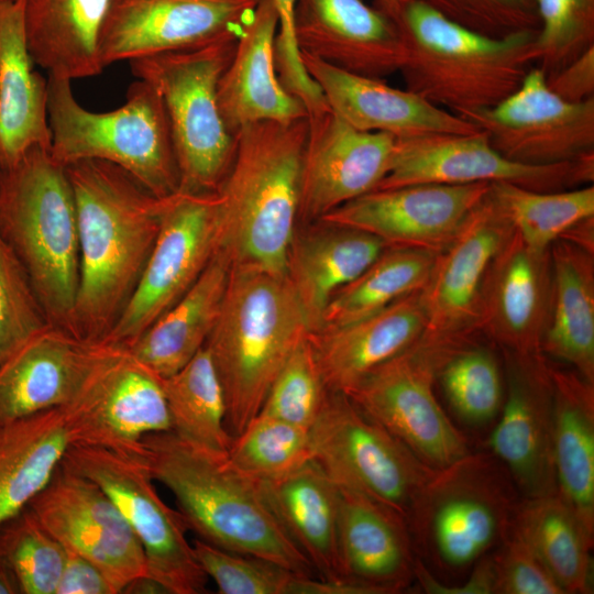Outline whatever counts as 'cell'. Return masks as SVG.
Listing matches in <instances>:
<instances>
[{
    "mask_svg": "<svg viewBox=\"0 0 594 594\" xmlns=\"http://www.w3.org/2000/svg\"><path fill=\"white\" fill-rule=\"evenodd\" d=\"M230 462L260 482H273L312 460L309 429L258 413L228 450Z\"/></svg>",
    "mask_w": 594,
    "mask_h": 594,
    "instance_id": "cell-42",
    "label": "cell"
},
{
    "mask_svg": "<svg viewBox=\"0 0 594 594\" xmlns=\"http://www.w3.org/2000/svg\"><path fill=\"white\" fill-rule=\"evenodd\" d=\"M448 20L490 37L538 32L535 0H417Z\"/></svg>",
    "mask_w": 594,
    "mask_h": 594,
    "instance_id": "cell-49",
    "label": "cell"
},
{
    "mask_svg": "<svg viewBox=\"0 0 594 594\" xmlns=\"http://www.w3.org/2000/svg\"><path fill=\"white\" fill-rule=\"evenodd\" d=\"M552 290L542 353L594 384V250L560 238L550 246Z\"/></svg>",
    "mask_w": 594,
    "mask_h": 594,
    "instance_id": "cell-34",
    "label": "cell"
},
{
    "mask_svg": "<svg viewBox=\"0 0 594 594\" xmlns=\"http://www.w3.org/2000/svg\"><path fill=\"white\" fill-rule=\"evenodd\" d=\"M48 326L0 363V425L66 405L108 351Z\"/></svg>",
    "mask_w": 594,
    "mask_h": 594,
    "instance_id": "cell-25",
    "label": "cell"
},
{
    "mask_svg": "<svg viewBox=\"0 0 594 594\" xmlns=\"http://www.w3.org/2000/svg\"><path fill=\"white\" fill-rule=\"evenodd\" d=\"M557 494L594 536V384L550 363Z\"/></svg>",
    "mask_w": 594,
    "mask_h": 594,
    "instance_id": "cell-35",
    "label": "cell"
},
{
    "mask_svg": "<svg viewBox=\"0 0 594 594\" xmlns=\"http://www.w3.org/2000/svg\"><path fill=\"white\" fill-rule=\"evenodd\" d=\"M123 593H136V594H168L167 590L155 579L143 575L127 585Z\"/></svg>",
    "mask_w": 594,
    "mask_h": 594,
    "instance_id": "cell-54",
    "label": "cell"
},
{
    "mask_svg": "<svg viewBox=\"0 0 594 594\" xmlns=\"http://www.w3.org/2000/svg\"><path fill=\"white\" fill-rule=\"evenodd\" d=\"M491 183L415 184L371 190L317 222L351 228L380 239L386 248L438 254L459 233L484 199Z\"/></svg>",
    "mask_w": 594,
    "mask_h": 594,
    "instance_id": "cell-19",
    "label": "cell"
},
{
    "mask_svg": "<svg viewBox=\"0 0 594 594\" xmlns=\"http://www.w3.org/2000/svg\"><path fill=\"white\" fill-rule=\"evenodd\" d=\"M29 506L66 550L102 571L114 594L147 575L139 539L111 498L89 479L61 463Z\"/></svg>",
    "mask_w": 594,
    "mask_h": 594,
    "instance_id": "cell-18",
    "label": "cell"
},
{
    "mask_svg": "<svg viewBox=\"0 0 594 594\" xmlns=\"http://www.w3.org/2000/svg\"><path fill=\"white\" fill-rule=\"evenodd\" d=\"M513 231L488 190L451 243L436 255L420 289L426 323L419 342L449 353L472 343L480 331L487 272Z\"/></svg>",
    "mask_w": 594,
    "mask_h": 594,
    "instance_id": "cell-15",
    "label": "cell"
},
{
    "mask_svg": "<svg viewBox=\"0 0 594 594\" xmlns=\"http://www.w3.org/2000/svg\"><path fill=\"white\" fill-rule=\"evenodd\" d=\"M301 59L328 106L358 130L385 132L397 139L437 133L470 134L481 130L415 92L388 86L383 79L337 68L306 53H301Z\"/></svg>",
    "mask_w": 594,
    "mask_h": 594,
    "instance_id": "cell-26",
    "label": "cell"
},
{
    "mask_svg": "<svg viewBox=\"0 0 594 594\" xmlns=\"http://www.w3.org/2000/svg\"><path fill=\"white\" fill-rule=\"evenodd\" d=\"M490 195L514 231L531 249L547 251L582 221L594 218V186L559 191H536L494 182Z\"/></svg>",
    "mask_w": 594,
    "mask_h": 594,
    "instance_id": "cell-41",
    "label": "cell"
},
{
    "mask_svg": "<svg viewBox=\"0 0 594 594\" xmlns=\"http://www.w3.org/2000/svg\"><path fill=\"white\" fill-rule=\"evenodd\" d=\"M0 594H22L14 571L2 556H0Z\"/></svg>",
    "mask_w": 594,
    "mask_h": 594,
    "instance_id": "cell-55",
    "label": "cell"
},
{
    "mask_svg": "<svg viewBox=\"0 0 594 594\" xmlns=\"http://www.w3.org/2000/svg\"><path fill=\"white\" fill-rule=\"evenodd\" d=\"M493 559L496 594H564L532 551L510 531Z\"/></svg>",
    "mask_w": 594,
    "mask_h": 594,
    "instance_id": "cell-51",
    "label": "cell"
},
{
    "mask_svg": "<svg viewBox=\"0 0 594 594\" xmlns=\"http://www.w3.org/2000/svg\"><path fill=\"white\" fill-rule=\"evenodd\" d=\"M77 210L79 284L70 332L108 338L153 250L165 205L121 167L98 160L65 166Z\"/></svg>",
    "mask_w": 594,
    "mask_h": 594,
    "instance_id": "cell-1",
    "label": "cell"
},
{
    "mask_svg": "<svg viewBox=\"0 0 594 594\" xmlns=\"http://www.w3.org/2000/svg\"><path fill=\"white\" fill-rule=\"evenodd\" d=\"M0 237L37 295L48 323L70 332L79 284L76 202L64 166L35 146L0 169Z\"/></svg>",
    "mask_w": 594,
    "mask_h": 594,
    "instance_id": "cell-6",
    "label": "cell"
},
{
    "mask_svg": "<svg viewBox=\"0 0 594 594\" xmlns=\"http://www.w3.org/2000/svg\"><path fill=\"white\" fill-rule=\"evenodd\" d=\"M339 490L342 579L369 586L377 594L408 588L415 580L417 556L405 518L360 493Z\"/></svg>",
    "mask_w": 594,
    "mask_h": 594,
    "instance_id": "cell-28",
    "label": "cell"
},
{
    "mask_svg": "<svg viewBox=\"0 0 594 594\" xmlns=\"http://www.w3.org/2000/svg\"><path fill=\"white\" fill-rule=\"evenodd\" d=\"M7 1H11V0H0V3H1V2H7Z\"/></svg>",
    "mask_w": 594,
    "mask_h": 594,
    "instance_id": "cell-57",
    "label": "cell"
},
{
    "mask_svg": "<svg viewBox=\"0 0 594 594\" xmlns=\"http://www.w3.org/2000/svg\"><path fill=\"white\" fill-rule=\"evenodd\" d=\"M506 385L499 419L487 444L520 497L557 493L553 393L547 356L504 355Z\"/></svg>",
    "mask_w": 594,
    "mask_h": 594,
    "instance_id": "cell-22",
    "label": "cell"
},
{
    "mask_svg": "<svg viewBox=\"0 0 594 594\" xmlns=\"http://www.w3.org/2000/svg\"><path fill=\"white\" fill-rule=\"evenodd\" d=\"M278 15L274 0H258L217 88L221 118L232 135L245 125L307 117L304 103L280 82L275 64Z\"/></svg>",
    "mask_w": 594,
    "mask_h": 594,
    "instance_id": "cell-27",
    "label": "cell"
},
{
    "mask_svg": "<svg viewBox=\"0 0 594 594\" xmlns=\"http://www.w3.org/2000/svg\"><path fill=\"white\" fill-rule=\"evenodd\" d=\"M195 556L221 594H289L297 573L272 561L195 539Z\"/></svg>",
    "mask_w": 594,
    "mask_h": 594,
    "instance_id": "cell-48",
    "label": "cell"
},
{
    "mask_svg": "<svg viewBox=\"0 0 594 594\" xmlns=\"http://www.w3.org/2000/svg\"><path fill=\"white\" fill-rule=\"evenodd\" d=\"M258 0H112L101 35L103 66L239 38Z\"/></svg>",
    "mask_w": 594,
    "mask_h": 594,
    "instance_id": "cell-20",
    "label": "cell"
},
{
    "mask_svg": "<svg viewBox=\"0 0 594 594\" xmlns=\"http://www.w3.org/2000/svg\"><path fill=\"white\" fill-rule=\"evenodd\" d=\"M509 531L532 551L564 594L592 593L594 536L557 493L521 497Z\"/></svg>",
    "mask_w": 594,
    "mask_h": 594,
    "instance_id": "cell-38",
    "label": "cell"
},
{
    "mask_svg": "<svg viewBox=\"0 0 594 594\" xmlns=\"http://www.w3.org/2000/svg\"><path fill=\"white\" fill-rule=\"evenodd\" d=\"M111 1L24 0L25 41L34 64L69 81L99 75Z\"/></svg>",
    "mask_w": 594,
    "mask_h": 594,
    "instance_id": "cell-32",
    "label": "cell"
},
{
    "mask_svg": "<svg viewBox=\"0 0 594 594\" xmlns=\"http://www.w3.org/2000/svg\"><path fill=\"white\" fill-rule=\"evenodd\" d=\"M460 117L483 130L491 145L513 162L550 165L594 153V97L563 100L539 66L496 106Z\"/></svg>",
    "mask_w": 594,
    "mask_h": 594,
    "instance_id": "cell-17",
    "label": "cell"
},
{
    "mask_svg": "<svg viewBox=\"0 0 594 594\" xmlns=\"http://www.w3.org/2000/svg\"><path fill=\"white\" fill-rule=\"evenodd\" d=\"M436 255L420 250L385 248L359 276L331 297L321 329L360 320L420 290Z\"/></svg>",
    "mask_w": 594,
    "mask_h": 594,
    "instance_id": "cell-40",
    "label": "cell"
},
{
    "mask_svg": "<svg viewBox=\"0 0 594 594\" xmlns=\"http://www.w3.org/2000/svg\"><path fill=\"white\" fill-rule=\"evenodd\" d=\"M55 594H114L102 571L82 556L66 550Z\"/></svg>",
    "mask_w": 594,
    "mask_h": 594,
    "instance_id": "cell-52",
    "label": "cell"
},
{
    "mask_svg": "<svg viewBox=\"0 0 594 594\" xmlns=\"http://www.w3.org/2000/svg\"><path fill=\"white\" fill-rule=\"evenodd\" d=\"M309 437L312 460L337 486L372 498L405 520L436 471L342 393L329 392Z\"/></svg>",
    "mask_w": 594,
    "mask_h": 594,
    "instance_id": "cell-10",
    "label": "cell"
},
{
    "mask_svg": "<svg viewBox=\"0 0 594 594\" xmlns=\"http://www.w3.org/2000/svg\"><path fill=\"white\" fill-rule=\"evenodd\" d=\"M294 30L300 53L356 75L384 79L405 59L396 22L362 0H297Z\"/></svg>",
    "mask_w": 594,
    "mask_h": 594,
    "instance_id": "cell-24",
    "label": "cell"
},
{
    "mask_svg": "<svg viewBox=\"0 0 594 594\" xmlns=\"http://www.w3.org/2000/svg\"><path fill=\"white\" fill-rule=\"evenodd\" d=\"M551 290L550 249L534 250L513 231L486 275L480 331L504 355L543 356Z\"/></svg>",
    "mask_w": 594,
    "mask_h": 594,
    "instance_id": "cell-23",
    "label": "cell"
},
{
    "mask_svg": "<svg viewBox=\"0 0 594 594\" xmlns=\"http://www.w3.org/2000/svg\"><path fill=\"white\" fill-rule=\"evenodd\" d=\"M593 180L594 153L558 164H521L502 156L480 130L396 138L389 168L374 189L507 182L536 191H559Z\"/></svg>",
    "mask_w": 594,
    "mask_h": 594,
    "instance_id": "cell-14",
    "label": "cell"
},
{
    "mask_svg": "<svg viewBox=\"0 0 594 594\" xmlns=\"http://www.w3.org/2000/svg\"><path fill=\"white\" fill-rule=\"evenodd\" d=\"M329 392L308 334L273 382L258 413L310 429Z\"/></svg>",
    "mask_w": 594,
    "mask_h": 594,
    "instance_id": "cell-46",
    "label": "cell"
},
{
    "mask_svg": "<svg viewBox=\"0 0 594 594\" xmlns=\"http://www.w3.org/2000/svg\"><path fill=\"white\" fill-rule=\"evenodd\" d=\"M73 444L143 457V439L172 429L161 378L111 344L62 406Z\"/></svg>",
    "mask_w": 594,
    "mask_h": 594,
    "instance_id": "cell-13",
    "label": "cell"
},
{
    "mask_svg": "<svg viewBox=\"0 0 594 594\" xmlns=\"http://www.w3.org/2000/svg\"><path fill=\"white\" fill-rule=\"evenodd\" d=\"M143 461L154 481L174 494L178 512L198 539L300 575H316L276 515L263 483L239 471L227 453L199 448L169 430L143 439Z\"/></svg>",
    "mask_w": 594,
    "mask_h": 594,
    "instance_id": "cell-2",
    "label": "cell"
},
{
    "mask_svg": "<svg viewBox=\"0 0 594 594\" xmlns=\"http://www.w3.org/2000/svg\"><path fill=\"white\" fill-rule=\"evenodd\" d=\"M239 38L130 61L136 79L161 96L179 172V191L216 193L235 150L218 107L219 79Z\"/></svg>",
    "mask_w": 594,
    "mask_h": 594,
    "instance_id": "cell-9",
    "label": "cell"
},
{
    "mask_svg": "<svg viewBox=\"0 0 594 594\" xmlns=\"http://www.w3.org/2000/svg\"><path fill=\"white\" fill-rule=\"evenodd\" d=\"M231 263L217 251L195 284L124 348L160 378L184 367L206 344L221 310Z\"/></svg>",
    "mask_w": 594,
    "mask_h": 594,
    "instance_id": "cell-33",
    "label": "cell"
},
{
    "mask_svg": "<svg viewBox=\"0 0 594 594\" xmlns=\"http://www.w3.org/2000/svg\"><path fill=\"white\" fill-rule=\"evenodd\" d=\"M24 0L0 3V169L35 146L51 148L47 79L34 69Z\"/></svg>",
    "mask_w": 594,
    "mask_h": 594,
    "instance_id": "cell-30",
    "label": "cell"
},
{
    "mask_svg": "<svg viewBox=\"0 0 594 594\" xmlns=\"http://www.w3.org/2000/svg\"><path fill=\"white\" fill-rule=\"evenodd\" d=\"M172 431L209 451L228 453L233 437L226 425L223 389L204 346L184 367L161 378Z\"/></svg>",
    "mask_w": 594,
    "mask_h": 594,
    "instance_id": "cell-39",
    "label": "cell"
},
{
    "mask_svg": "<svg viewBox=\"0 0 594 594\" xmlns=\"http://www.w3.org/2000/svg\"><path fill=\"white\" fill-rule=\"evenodd\" d=\"M538 66L549 78L594 46V0H535Z\"/></svg>",
    "mask_w": 594,
    "mask_h": 594,
    "instance_id": "cell-45",
    "label": "cell"
},
{
    "mask_svg": "<svg viewBox=\"0 0 594 594\" xmlns=\"http://www.w3.org/2000/svg\"><path fill=\"white\" fill-rule=\"evenodd\" d=\"M292 240L287 258V278L307 322L309 333L323 327L331 297L359 276L386 248L363 231L315 222Z\"/></svg>",
    "mask_w": 594,
    "mask_h": 594,
    "instance_id": "cell-31",
    "label": "cell"
},
{
    "mask_svg": "<svg viewBox=\"0 0 594 594\" xmlns=\"http://www.w3.org/2000/svg\"><path fill=\"white\" fill-rule=\"evenodd\" d=\"M307 120L298 222L315 223L377 186L389 168L396 138L358 130L329 106Z\"/></svg>",
    "mask_w": 594,
    "mask_h": 594,
    "instance_id": "cell-21",
    "label": "cell"
},
{
    "mask_svg": "<svg viewBox=\"0 0 594 594\" xmlns=\"http://www.w3.org/2000/svg\"><path fill=\"white\" fill-rule=\"evenodd\" d=\"M520 495L490 452L436 470L406 518L414 549L439 569L462 571L499 546Z\"/></svg>",
    "mask_w": 594,
    "mask_h": 594,
    "instance_id": "cell-8",
    "label": "cell"
},
{
    "mask_svg": "<svg viewBox=\"0 0 594 594\" xmlns=\"http://www.w3.org/2000/svg\"><path fill=\"white\" fill-rule=\"evenodd\" d=\"M218 246L216 193L166 197L146 266L108 342L125 346L136 339L195 284Z\"/></svg>",
    "mask_w": 594,
    "mask_h": 594,
    "instance_id": "cell-16",
    "label": "cell"
},
{
    "mask_svg": "<svg viewBox=\"0 0 594 594\" xmlns=\"http://www.w3.org/2000/svg\"><path fill=\"white\" fill-rule=\"evenodd\" d=\"M0 556L14 571L22 594H55L66 551L30 506L0 525Z\"/></svg>",
    "mask_w": 594,
    "mask_h": 594,
    "instance_id": "cell-44",
    "label": "cell"
},
{
    "mask_svg": "<svg viewBox=\"0 0 594 594\" xmlns=\"http://www.w3.org/2000/svg\"><path fill=\"white\" fill-rule=\"evenodd\" d=\"M405 2L406 0H375L374 7L395 21Z\"/></svg>",
    "mask_w": 594,
    "mask_h": 594,
    "instance_id": "cell-56",
    "label": "cell"
},
{
    "mask_svg": "<svg viewBox=\"0 0 594 594\" xmlns=\"http://www.w3.org/2000/svg\"><path fill=\"white\" fill-rule=\"evenodd\" d=\"M72 444L62 407L0 425V525L47 485Z\"/></svg>",
    "mask_w": 594,
    "mask_h": 594,
    "instance_id": "cell-37",
    "label": "cell"
},
{
    "mask_svg": "<svg viewBox=\"0 0 594 594\" xmlns=\"http://www.w3.org/2000/svg\"><path fill=\"white\" fill-rule=\"evenodd\" d=\"M437 383L463 424L481 427L498 416L505 386L490 349L471 343L455 351L439 369Z\"/></svg>",
    "mask_w": 594,
    "mask_h": 594,
    "instance_id": "cell-43",
    "label": "cell"
},
{
    "mask_svg": "<svg viewBox=\"0 0 594 594\" xmlns=\"http://www.w3.org/2000/svg\"><path fill=\"white\" fill-rule=\"evenodd\" d=\"M549 88L569 102L594 97V46L547 78Z\"/></svg>",
    "mask_w": 594,
    "mask_h": 594,
    "instance_id": "cell-53",
    "label": "cell"
},
{
    "mask_svg": "<svg viewBox=\"0 0 594 594\" xmlns=\"http://www.w3.org/2000/svg\"><path fill=\"white\" fill-rule=\"evenodd\" d=\"M48 326L25 270L0 237V363Z\"/></svg>",
    "mask_w": 594,
    "mask_h": 594,
    "instance_id": "cell-47",
    "label": "cell"
},
{
    "mask_svg": "<svg viewBox=\"0 0 594 594\" xmlns=\"http://www.w3.org/2000/svg\"><path fill=\"white\" fill-rule=\"evenodd\" d=\"M62 465L95 482L111 498L143 548L147 575L168 594L206 592L208 576L186 538L188 527L160 497L143 457L72 444Z\"/></svg>",
    "mask_w": 594,
    "mask_h": 594,
    "instance_id": "cell-11",
    "label": "cell"
},
{
    "mask_svg": "<svg viewBox=\"0 0 594 594\" xmlns=\"http://www.w3.org/2000/svg\"><path fill=\"white\" fill-rule=\"evenodd\" d=\"M450 355L417 340L344 394L435 470L470 452L435 393L438 371Z\"/></svg>",
    "mask_w": 594,
    "mask_h": 594,
    "instance_id": "cell-12",
    "label": "cell"
},
{
    "mask_svg": "<svg viewBox=\"0 0 594 594\" xmlns=\"http://www.w3.org/2000/svg\"><path fill=\"white\" fill-rule=\"evenodd\" d=\"M276 515L318 578L342 579L338 532L340 490L310 460L273 482H262Z\"/></svg>",
    "mask_w": 594,
    "mask_h": 594,
    "instance_id": "cell-36",
    "label": "cell"
},
{
    "mask_svg": "<svg viewBox=\"0 0 594 594\" xmlns=\"http://www.w3.org/2000/svg\"><path fill=\"white\" fill-rule=\"evenodd\" d=\"M308 334L286 277L231 265L221 310L205 346L223 389L232 437L258 414L273 382Z\"/></svg>",
    "mask_w": 594,
    "mask_h": 594,
    "instance_id": "cell-4",
    "label": "cell"
},
{
    "mask_svg": "<svg viewBox=\"0 0 594 594\" xmlns=\"http://www.w3.org/2000/svg\"><path fill=\"white\" fill-rule=\"evenodd\" d=\"M51 155L62 166L86 160L114 164L160 198L179 191L169 124L158 92L138 79L125 101L107 112L84 108L69 80L48 76Z\"/></svg>",
    "mask_w": 594,
    "mask_h": 594,
    "instance_id": "cell-7",
    "label": "cell"
},
{
    "mask_svg": "<svg viewBox=\"0 0 594 594\" xmlns=\"http://www.w3.org/2000/svg\"><path fill=\"white\" fill-rule=\"evenodd\" d=\"M297 0H274L278 28L275 37V64L282 85L305 106L308 113L328 106L318 84L307 73L298 48L294 16Z\"/></svg>",
    "mask_w": 594,
    "mask_h": 594,
    "instance_id": "cell-50",
    "label": "cell"
},
{
    "mask_svg": "<svg viewBox=\"0 0 594 594\" xmlns=\"http://www.w3.org/2000/svg\"><path fill=\"white\" fill-rule=\"evenodd\" d=\"M306 118L263 121L235 135L230 167L216 190L218 251L231 265H252L285 277L298 223Z\"/></svg>",
    "mask_w": 594,
    "mask_h": 594,
    "instance_id": "cell-3",
    "label": "cell"
},
{
    "mask_svg": "<svg viewBox=\"0 0 594 594\" xmlns=\"http://www.w3.org/2000/svg\"><path fill=\"white\" fill-rule=\"evenodd\" d=\"M425 323L418 290L360 320L309 333L327 388L348 394L370 372L416 342Z\"/></svg>",
    "mask_w": 594,
    "mask_h": 594,
    "instance_id": "cell-29",
    "label": "cell"
},
{
    "mask_svg": "<svg viewBox=\"0 0 594 594\" xmlns=\"http://www.w3.org/2000/svg\"><path fill=\"white\" fill-rule=\"evenodd\" d=\"M406 89L458 116L488 109L514 94L538 61L537 32L496 38L461 26L417 0L395 20Z\"/></svg>",
    "mask_w": 594,
    "mask_h": 594,
    "instance_id": "cell-5",
    "label": "cell"
}]
</instances>
